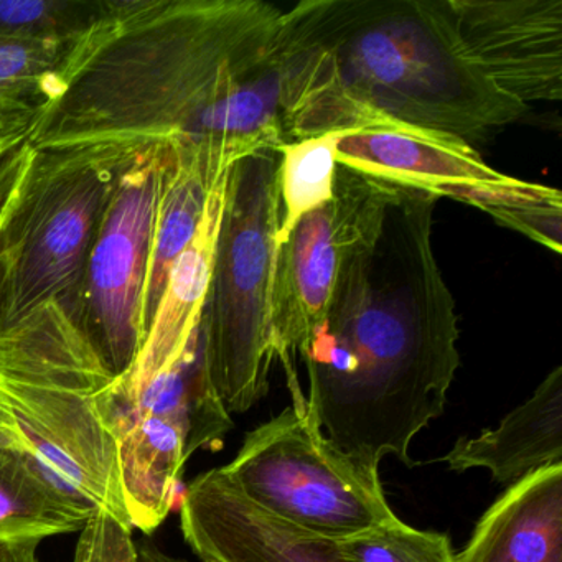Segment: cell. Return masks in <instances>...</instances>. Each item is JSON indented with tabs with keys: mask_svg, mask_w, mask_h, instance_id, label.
Segmentation results:
<instances>
[{
	"mask_svg": "<svg viewBox=\"0 0 562 562\" xmlns=\"http://www.w3.org/2000/svg\"><path fill=\"white\" fill-rule=\"evenodd\" d=\"M439 199L394 183L299 351L322 432L373 473L386 456L414 465L411 442L442 416L460 367L456 301L434 252Z\"/></svg>",
	"mask_w": 562,
	"mask_h": 562,
	"instance_id": "obj_2",
	"label": "cell"
},
{
	"mask_svg": "<svg viewBox=\"0 0 562 562\" xmlns=\"http://www.w3.org/2000/svg\"><path fill=\"white\" fill-rule=\"evenodd\" d=\"M440 460L453 472L486 469L508 486L562 463V368H554L495 429L460 437Z\"/></svg>",
	"mask_w": 562,
	"mask_h": 562,
	"instance_id": "obj_12",
	"label": "cell"
},
{
	"mask_svg": "<svg viewBox=\"0 0 562 562\" xmlns=\"http://www.w3.org/2000/svg\"><path fill=\"white\" fill-rule=\"evenodd\" d=\"M337 160L364 176L437 196L450 187L502 182L508 177L492 169L470 147L387 131L341 134Z\"/></svg>",
	"mask_w": 562,
	"mask_h": 562,
	"instance_id": "obj_14",
	"label": "cell"
},
{
	"mask_svg": "<svg viewBox=\"0 0 562 562\" xmlns=\"http://www.w3.org/2000/svg\"><path fill=\"white\" fill-rule=\"evenodd\" d=\"M166 160V149H147L124 164L71 311L114 376L130 370L147 334L144 299Z\"/></svg>",
	"mask_w": 562,
	"mask_h": 562,
	"instance_id": "obj_8",
	"label": "cell"
},
{
	"mask_svg": "<svg viewBox=\"0 0 562 562\" xmlns=\"http://www.w3.org/2000/svg\"><path fill=\"white\" fill-rule=\"evenodd\" d=\"M121 169L113 157L90 150H35L21 200L0 233L9 258L4 325L50 301L75 311Z\"/></svg>",
	"mask_w": 562,
	"mask_h": 562,
	"instance_id": "obj_7",
	"label": "cell"
},
{
	"mask_svg": "<svg viewBox=\"0 0 562 562\" xmlns=\"http://www.w3.org/2000/svg\"><path fill=\"white\" fill-rule=\"evenodd\" d=\"M232 167L206 157H176L167 150L144 299L146 328L156 314L170 268L199 229L213 187Z\"/></svg>",
	"mask_w": 562,
	"mask_h": 562,
	"instance_id": "obj_16",
	"label": "cell"
},
{
	"mask_svg": "<svg viewBox=\"0 0 562 562\" xmlns=\"http://www.w3.org/2000/svg\"><path fill=\"white\" fill-rule=\"evenodd\" d=\"M457 562H562V463L508 486Z\"/></svg>",
	"mask_w": 562,
	"mask_h": 562,
	"instance_id": "obj_13",
	"label": "cell"
},
{
	"mask_svg": "<svg viewBox=\"0 0 562 562\" xmlns=\"http://www.w3.org/2000/svg\"><path fill=\"white\" fill-rule=\"evenodd\" d=\"M249 503L305 531L335 539L397 518L380 473L355 462L322 432L307 396L246 434L235 459L218 467Z\"/></svg>",
	"mask_w": 562,
	"mask_h": 562,
	"instance_id": "obj_6",
	"label": "cell"
},
{
	"mask_svg": "<svg viewBox=\"0 0 562 562\" xmlns=\"http://www.w3.org/2000/svg\"><path fill=\"white\" fill-rule=\"evenodd\" d=\"M460 54L525 104L562 98V0H442Z\"/></svg>",
	"mask_w": 562,
	"mask_h": 562,
	"instance_id": "obj_10",
	"label": "cell"
},
{
	"mask_svg": "<svg viewBox=\"0 0 562 562\" xmlns=\"http://www.w3.org/2000/svg\"><path fill=\"white\" fill-rule=\"evenodd\" d=\"M137 554H139V562H187L167 554L162 549L157 548L156 542L146 538L137 544Z\"/></svg>",
	"mask_w": 562,
	"mask_h": 562,
	"instance_id": "obj_25",
	"label": "cell"
},
{
	"mask_svg": "<svg viewBox=\"0 0 562 562\" xmlns=\"http://www.w3.org/2000/svg\"><path fill=\"white\" fill-rule=\"evenodd\" d=\"M328 541L330 562H457L449 536L413 528L400 518Z\"/></svg>",
	"mask_w": 562,
	"mask_h": 562,
	"instance_id": "obj_20",
	"label": "cell"
},
{
	"mask_svg": "<svg viewBox=\"0 0 562 562\" xmlns=\"http://www.w3.org/2000/svg\"><path fill=\"white\" fill-rule=\"evenodd\" d=\"M27 137L14 136V134L5 133L4 130H0V156H4L9 149L15 146V144L22 143Z\"/></svg>",
	"mask_w": 562,
	"mask_h": 562,
	"instance_id": "obj_27",
	"label": "cell"
},
{
	"mask_svg": "<svg viewBox=\"0 0 562 562\" xmlns=\"http://www.w3.org/2000/svg\"><path fill=\"white\" fill-rule=\"evenodd\" d=\"M34 157L35 149L29 139L15 144L4 156H0V233L21 200Z\"/></svg>",
	"mask_w": 562,
	"mask_h": 562,
	"instance_id": "obj_23",
	"label": "cell"
},
{
	"mask_svg": "<svg viewBox=\"0 0 562 562\" xmlns=\"http://www.w3.org/2000/svg\"><path fill=\"white\" fill-rule=\"evenodd\" d=\"M71 48L35 150H90L120 166L147 149L235 166L284 146L282 11L262 0H104Z\"/></svg>",
	"mask_w": 562,
	"mask_h": 562,
	"instance_id": "obj_1",
	"label": "cell"
},
{
	"mask_svg": "<svg viewBox=\"0 0 562 562\" xmlns=\"http://www.w3.org/2000/svg\"><path fill=\"white\" fill-rule=\"evenodd\" d=\"M229 170L213 187L195 236L170 268L162 297L130 370L149 371L159 367L182 344L183 338L202 324L215 266Z\"/></svg>",
	"mask_w": 562,
	"mask_h": 562,
	"instance_id": "obj_15",
	"label": "cell"
},
{
	"mask_svg": "<svg viewBox=\"0 0 562 562\" xmlns=\"http://www.w3.org/2000/svg\"><path fill=\"white\" fill-rule=\"evenodd\" d=\"M9 258L0 245V330L4 328L5 301H8Z\"/></svg>",
	"mask_w": 562,
	"mask_h": 562,
	"instance_id": "obj_26",
	"label": "cell"
},
{
	"mask_svg": "<svg viewBox=\"0 0 562 562\" xmlns=\"http://www.w3.org/2000/svg\"><path fill=\"white\" fill-rule=\"evenodd\" d=\"M114 380L64 301L0 330V437L93 515L134 529L104 417Z\"/></svg>",
	"mask_w": 562,
	"mask_h": 562,
	"instance_id": "obj_4",
	"label": "cell"
},
{
	"mask_svg": "<svg viewBox=\"0 0 562 562\" xmlns=\"http://www.w3.org/2000/svg\"><path fill=\"white\" fill-rule=\"evenodd\" d=\"M104 14V0H0V37L74 41Z\"/></svg>",
	"mask_w": 562,
	"mask_h": 562,
	"instance_id": "obj_21",
	"label": "cell"
},
{
	"mask_svg": "<svg viewBox=\"0 0 562 562\" xmlns=\"http://www.w3.org/2000/svg\"><path fill=\"white\" fill-rule=\"evenodd\" d=\"M78 539L74 562H139L134 529L106 513H94Z\"/></svg>",
	"mask_w": 562,
	"mask_h": 562,
	"instance_id": "obj_22",
	"label": "cell"
},
{
	"mask_svg": "<svg viewBox=\"0 0 562 562\" xmlns=\"http://www.w3.org/2000/svg\"><path fill=\"white\" fill-rule=\"evenodd\" d=\"M279 154L265 149L229 170L212 282L202 314L203 363L229 414L269 391L276 361L272 288L278 252Z\"/></svg>",
	"mask_w": 562,
	"mask_h": 562,
	"instance_id": "obj_5",
	"label": "cell"
},
{
	"mask_svg": "<svg viewBox=\"0 0 562 562\" xmlns=\"http://www.w3.org/2000/svg\"><path fill=\"white\" fill-rule=\"evenodd\" d=\"M37 539L0 541V562H42L38 558Z\"/></svg>",
	"mask_w": 562,
	"mask_h": 562,
	"instance_id": "obj_24",
	"label": "cell"
},
{
	"mask_svg": "<svg viewBox=\"0 0 562 562\" xmlns=\"http://www.w3.org/2000/svg\"><path fill=\"white\" fill-rule=\"evenodd\" d=\"M340 136L325 134L279 147L278 248L305 215L321 209L334 196Z\"/></svg>",
	"mask_w": 562,
	"mask_h": 562,
	"instance_id": "obj_19",
	"label": "cell"
},
{
	"mask_svg": "<svg viewBox=\"0 0 562 562\" xmlns=\"http://www.w3.org/2000/svg\"><path fill=\"white\" fill-rule=\"evenodd\" d=\"M276 58L285 144L387 131L473 149L529 111L467 64L442 0H302Z\"/></svg>",
	"mask_w": 562,
	"mask_h": 562,
	"instance_id": "obj_3",
	"label": "cell"
},
{
	"mask_svg": "<svg viewBox=\"0 0 562 562\" xmlns=\"http://www.w3.org/2000/svg\"><path fill=\"white\" fill-rule=\"evenodd\" d=\"M78 38L0 37V130L29 139L60 98L61 75Z\"/></svg>",
	"mask_w": 562,
	"mask_h": 562,
	"instance_id": "obj_18",
	"label": "cell"
},
{
	"mask_svg": "<svg viewBox=\"0 0 562 562\" xmlns=\"http://www.w3.org/2000/svg\"><path fill=\"white\" fill-rule=\"evenodd\" d=\"M394 182L338 164L330 202L305 215L276 252L272 337L288 386L299 384L295 358L324 321L345 265L383 218Z\"/></svg>",
	"mask_w": 562,
	"mask_h": 562,
	"instance_id": "obj_9",
	"label": "cell"
},
{
	"mask_svg": "<svg viewBox=\"0 0 562 562\" xmlns=\"http://www.w3.org/2000/svg\"><path fill=\"white\" fill-rule=\"evenodd\" d=\"M180 528L202 562H330L328 538L262 512L218 467L187 486Z\"/></svg>",
	"mask_w": 562,
	"mask_h": 562,
	"instance_id": "obj_11",
	"label": "cell"
},
{
	"mask_svg": "<svg viewBox=\"0 0 562 562\" xmlns=\"http://www.w3.org/2000/svg\"><path fill=\"white\" fill-rule=\"evenodd\" d=\"M91 516L31 457L0 437V541L70 535L80 531Z\"/></svg>",
	"mask_w": 562,
	"mask_h": 562,
	"instance_id": "obj_17",
	"label": "cell"
}]
</instances>
